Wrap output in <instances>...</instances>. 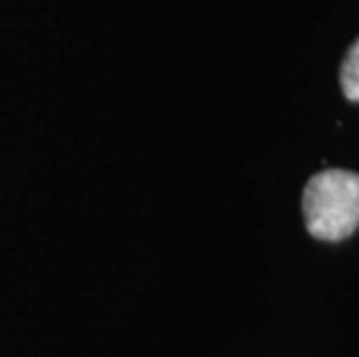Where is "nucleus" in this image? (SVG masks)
Returning a JSON list of instances; mask_svg holds the SVG:
<instances>
[{
	"mask_svg": "<svg viewBox=\"0 0 359 357\" xmlns=\"http://www.w3.org/2000/svg\"><path fill=\"white\" fill-rule=\"evenodd\" d=\"M306 230L316 239L341 241L359 227V174L323 170L309 179L302 197Z\"/></svg>",
	"mask_w": 359,
	"mask_h": 357,
	"instance_id": "nucleus-1",
	"label": "nucleus"
},
{
	"mask_svg": "<svg viewBox=\"0 0 359 357\" xmlns=\"http://www.w3.org/2000/svg\"><path fill=\"white\" fill-rule=\"evenodd\" d=\"M341 88L348 100L359 102V37L348 49L346 60L341 65Z\"/></svg>",
	"mask_w": 359,
	"mask_h": 357,
	"instance_id": "nucleus-2",
	"label": "nucleus"
}]
</instances>
